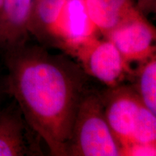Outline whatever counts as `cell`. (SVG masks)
<instances>
[{
  "label": "cell",
  "instance_id": "obj_2",
  "mask_svg": "<svg viewBox=\"0 0 156 156\" xmlns=\"http://www.w3.org/2000/svg\"><path fill=\"white\" fill-rule=\"evenodd\" d=\"M122 147L105 116L100 93L82 97L67 147V156H121Z\"/></svg>",
  "mask_w": 156,
  "mask_h": 156
},
{
  "label": "cell",
  "instance_id": "obj_9",
  "mask_svg": "<svg viewBox=\"0 0 156 156\" xmlns=\"http://www.w3.org/2000/svg\"><path fill=\"white\" fill-rule=\"evenodd\" d=\"M20 114L0 113V156H23L29 153Z\"/></svg>",
  "mask_w": 156,
  "mask_h": 156
},
{
  "label": "cell",
  "instance_id": "obj_11",
  "mask_svg": "<svg viewBox=\"0 0 156 156\" xmlns=\"http://www.w3.org/2000/svg\"><path fill=\"white\" fill-rule=\"evenodd\" d=\"M130 77L132 87L148 109L156 114V56L139 63Z\"/></svg>",
  "mask_w": 156,
  "mask_h": 156
},
{
  "label": "cell",
  "instance_id": "obj_6",
  "mask_svg": "<svg viewBox=\"0 0 156 156\" xmlns=\"http://www.w3.org/2000/svg\"><path fill=\"white\" fill-rule=\"evenodd\" d=\"M101 96L107 122L122 151L131 143L134 122L142 102L129 85L109 87Z\"/></svg>",
  "mask_w": 156,
  "mask_h": 156
},
{
  "label": "cell",
  "instance_id": "obj_5",
  "mask_svg": "<svg viewBox=\"0 0 156 156\" xmlns=\"http://www.w3.org/2000/svg\"><path fill=\"white\" fill-rule=\"evenodd\" d=\"M103 37L116 46L129 64L140 63L155 55V28L142 12L124 21Z\"/></svg>",
  "mask_w": 156,
  "mask_h": 156
},
{
  "label": "cell",
  "instance_id": "obj_13",
  "mask_svg": "<svg viewBox=\"0 0 156 156\" xmlns=\"http://www.w3.org/2000/svg\"><path fill=\"white\" fill-rule=\"evenodd\" d=\"M156 146L131 144L122 150L121 155H155Z\"/></svg>",
  "mask_w": 156,
  "mask_h": 156
},
{
  "label": "cell",
  "instance_id": "obj_10",
  "mask_svg": "<svg viewBox=\"0 0 156 156\" xmlns=\"http://www.w3.org/2000/svg\"><path fill=\"white\" fill-rule=\"evenodd\" d=\"M68 0H34L30 34L39 41L50 45L52 29Z\"/></svg>",
  "mask_w": 156,
  "mask_h": 156
},
{
  "label": "cell",
  "instance_id": "obj_3",
  "mask_svg": "<svg viewBox=\"0 0 156 156\" xmlns=\"http://www.w3.org/2000/svg\"><path fill=\"white\" fill-rule=\"evenodd\" d=\"M73 56L86 75L96 78L108 87L122 85L133 72L116 46L104 37L89 40L75 51Z\"/></svg>",
  "mask_w": 156,
  "mask_h": 156
},
{
  "label": "cell",
  "instance_id": "obj_4",
  "mask_svg": "<svg viewBox=\"0 0 156 156\" xmlns=\"http://www.w3.org/2000/svg\"><path fill=\"white\" fill-rule=\"evenodd\" d=\"M100 36L88 14L85 0H68L54 23L50 45L73 56L82 45Z\"/></svg>",
  "mask_w": 156,
  "mask_h": 156
},
{
  "label": "cell",
  "instance_id": "obj_12",
  "mask_svg": "<svg viewBox=\"0 0 156 156\" xmlns=\"http://www.w3.org/2000/svg\"><path fill=\"white\" fill-rule=\"evenodd\" d=\"M155 115L143 103L140 105L134 122L132 142L129 145L136 143L156 146Z\"/></svg>",
  "mask_w": 156,
  "mask_h": 156
},
{
  "label": "cell",
  "instance_id": "obj_14",
  "mask_svg": "<svg viewBox=\"0 0 156 156\" xmlns=\"http://www.w3.org/2000/svg\"><path fill=\"white\" fill-rule=\"evenodd\" d=\"M136 7L145 16L155 13L156 0H133Z\"/></svg>",
  "mask_w": 156,
  "mask_h": 156
},
{
  "label": "cell",
  "instance_id": "obj_1",
  "mask_svg": "<svg viewBox=\"0 0 156 156\" xmlns=\"http://www.w3.org/2000/svg\"><path fill=\"white\" fill-rule=\"evenodd\" d=\"M9 93L25 122L54 156H67L86 74L64 56L25 44L5 51Z\"/></svg>",
  "mask_w": 156,
  "mask_h": 156
},
{
  "label": "cell",
  "instance_id": "obj_8",
  "mask_svg": "<svg viewBox=\"0 0 156 156\" xmlns=\"http://www.w3.org/2000/svg\"><path fill=\"white\" fill-rule=\"evenodd\" d=\"M87 12L101 36L141 12L133 0H85Z\"/></svg>",
  "mask_w": 156,
  "mask_h": 156
},
{
  "label": "cell",
  "instance_id": "obj_7",
  "mask_svg": "<svg viewBox=\"0 0 156 156\" xmlns=\"http://www.w3.org/2000/svg\"><path fill=\"white\" fill-rule=\"evenodd\" d=\"M34 0H4L0 12V48L5 51L26 44Z\"/></svg>",
  "mask_w": 156,
  "mask_h": 156
},
{
  "label": "cell",
  "instance_id": "obj_15",
  "mask_svg": "<svg viewBox=\"0 0 156 156\" xmlns=\"http://www.w3.org/2000/svg\"><path fill=\"white\" fill-rule=\"evenodd\" d=\"M3 2H4V0H0V12H1L2 7V5H3Z\"/></svg>",
  "mask_w": 156,
  "mask_h": 156
}]
</instances>
